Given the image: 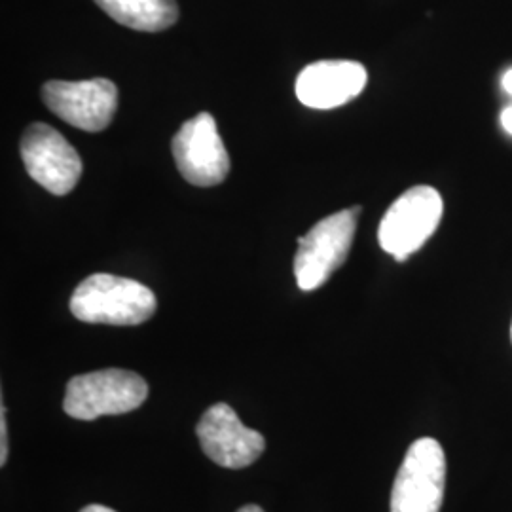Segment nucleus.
I'll list each match as a JSON object with an SVG mask.
<instances>
[{"label":"nucleus","instance_id":"f257e3e1","mask_svg":"<svg viewBox=\"0 0 512 512\" xmlns=\"http://www.w3.org/2000/svg\"><path fill=\"white\" fill-rule=\"evenodd\" d=\"M156 306V296L143 283L110 274L86 277L71 298L74 317L93 325H141L154 315Z\"/></svg>","mask_w":512,"mask_h":512},{"label":"nucleus","instance_id":"f03ea898","mask_svg":"<svg viewBox=\"0 0 512 512\" xmlns=\"http://www.w3.org/2000/svg\"><path fill=\"white\" fill-rule=\"evenodd\" d=\"M147 397V382L139 374L107 368L74 376L67 384L63 410L74 420L92 421L137 410Z\"/></svg>","mask_w":512,"mask_h":512},{"label":"nucleus","instance_id":"7ed1b4c3","mask_svg":"<svg viewBox=\"0 0 512 512\" xmlns=\"http://www.w3.org/2000/svg\"><path fill=\"white\" fill-rule=\"evenodd\" d=\"M361 207L338 211L319 220L304 238L298 239L294 277L302 291L323 287L349 255Z\"/></svg>","mask_w":512,"mask_h":512},{"label":"nucleus","instance_id":"20e7f679","mask_svg":"<svg viewBox=\"0 0 512 512\" xmlns=\"http://www.w3.org/2000/svg\"><path fill=\"white\" fill-rule=\"evenodd\" d=\"M444 203L431 186H414L393 203L380 222L378 241L397 262L408 260L435 234Z\"/></svg>","mask_w":512,"mask_h":512},{"label":"nucleus","instance_id":"39448f33","mask_svg":"<svg viewBox=\"0 0 512 512\" xmlns=\"http://www.w3.org/2000/svg\"><path fill=\"white\" fill-rule=\"evenodd\" d=\"M446 456L439 440L418 439L406 452L391 492V512H440Z\"/></svg>","mask_w":512,"mask_h":512},{"label":"nucleus","instance_id":"423d86ee","mask_svg":"<svg viewBox=\"0 0 512 512\" xmlns=\"http://www.w3.org/2000/svg\"><path fill=\"white\" fill-rule=\"evenodd\" d=\"M21 158L27 173L54 196L73 192L82 175V160L73 145L48 124H31L21 137Z\"/></svg>","mask_w":512,"mask_h":512},{"label":"nucleus","instance_id":"0eeeda50","mask_svg":"<svg viewBox=\"0 0 512 512\" xmlns=\"http://www.w3.org/2000/svg\"><path fill=\"white\" fill-rule=\"evenodd\" d=\"M42 101L63 122L97 133L109 128L116 114L118 90L107 78L82 82L50 80L42 86Z\"/></svg>","mask_w":512,"mask_h":512},{"label":"nucleus","instance_id":"6e6552de","mask_svg":"<svg viewBox=\"0 0 512 512\" xmlns=\"http://www.w3.org/2000/svg\"><path fill=\"white\" fill-rule=\"evenodd\" d=\"M171 152L184 181L194 186H217L228 177L230 156L220 139L217 122L209 112L184 122L173 137Z\"/></svg>","mask_w":512,"mask_h":512},{"label":"nucleus","instance_id":"1a4fd4ad","mask_svg":"<svg viewBox=\"0 0 512 512\" xmlns=\"http://www.w3.org/2000/svg\"><path fill=\"white\" fill-rule=\"evenodd\" d=\"M205 456L226 469H243L262 456L266 440L245 427L228 404H213L196 427Z\"/></svg>","mask_w":512,"mask_h":512},{"label":"nucleus","instance_id":"9d476101","mask_svg":"<svg viewBox=\"0 0 512 512\" xmlns=\"http://www.w3.org/2000/svg\"><path fill=\"white\" fill-rule=\"evenodd\" d=\"M368 74L357 61L330 59L311 63L296 78V97L310 109L329 110L353 101L365 90Z\"/></svg>","mask_w":512,"mask_h":512},{"label":"nucleus","instance_id":"9b49d317","mask_svg":"<svg viewBox=\"0 0 512 512\" xmlns=\"http://www.w3.org/2000/svg\"><path fill=\"white\" fill-rule=\"evenodd\" d=\"M95 4L120 25L145 33L169 29L179 19L175 0H95Z\"/></svg>","mask_w":512,"mask_h":512},{"label":"nucleus","instance_id":"f8f14e48","mask_svg":"<svg viewBox=\"0 0 512 512\" xmlns=\"http://www.w3.org/2000/svg\"><path fill=\"white\" fill-rule=\"evenodd\" d=\"M0 465L8 459V433H6V408L4 403L0 404Z\"/></svg>","mask_w":512,"mask_h":512},{"label":"nucleus","instance_id":"ddd939ff","mask_svg":"<svg viewBox=\"0 0 512 512\" xmlns=\"http://www.w3.org/2000/svg\"><path fill=\"white\" fill-rule=\"evenodd\" d=\"M501 126L509 135H512V107H507L501 112Z\"/></svg>","mask_w":512,"mask_h":512},{"label":"nucleus","instance_id":"4468645a","mask_svg":"<svg viewBox=\"0 0 512 512\" xmlns=\"http://www.w3.org/2000/svg\"><path fill=\"white\" fill-rule=\"evenodd\" d=\"M501 84H503L505 92L511 93L512 95V69H509L507 73L503 74V78H501Z\"/></svg>","mask_w":512,"mask_h":512},{"label":"nucleus","instance_id":"2eb2a0df","mask_svg":"<svg viewBox=\"0 0 512 512\" xmlns=\"http://www.w3.org/2000/svg\"><path fill=\"white\" fill-rule=\"evenodd\" d=\"M80 512H116L109 509V507H103V505H88L84 507Z\"/></svg>","mask_w":512,"mask_h":512},{"label":"nucleus","instance_id":"dca6fc26","mask_svg":"<svg viewBox=\"0 0 512 512\" xmlns=\"http://www.w3.org/2000/svg\"><path fill=\"white\" fill-rule=\"evenodd\" d=\"M238 512H264L258 505H245V507H241Z\"/></svg>","mask_w":512,"mask_h":512},{"label":"nucleus","instance_id":"f3484780","mask_svg":"<svg viewBox=\"0 0 512 512\" xmlns=\"http://www.w3.org/2000/svg\"><path fill=\"white\" fill-rule=\"evenodd\" d=\"M511 338H512V325H511Z\"/></svg>","mask_w":512,"mask_h":512}]
</instances>
